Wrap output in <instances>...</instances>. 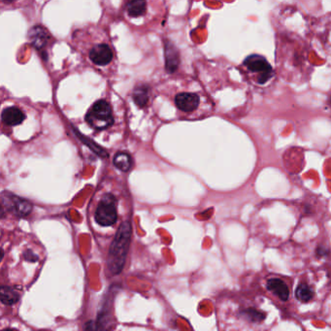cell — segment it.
<instances>
[{"mask_svg": "<svg viewBox=\"0 0 331 331\" xmlns=\"http://www.w3.org/2000/svg\"><path fill=\"white\" fill-rule=\"evenodd\" d=\"M131 240V225L128 221L121 224L111 244L108 254V269L111 275H118L122 272L126 263V255Z\"/></svg>", "mask_w": 331, "mask_h": 331, "instance_id": "obj_2", "label": "cell"}, {"mask_svg": "<svg viewBox=\"0 0 331 331\" xmlns=\"http://www.w3.org/2000/svg\"><path fill=\"white\" fill-rule=\"evenodd\" d=\"M85 331H99V328L94 321H88L85 324Z\"/></svg>", "mask_w": 331, "mask_h": 331, "instance_id": "obj_20", "label": "cell"}, {"mask_svg": "<svg viewBox=\"0 0 331 331\" xmlns=\"http://www.w3.org/2000/svg\"><path fill=\"white\" fill-rule=\"evenodd\" d=\"M165 57H166V68L169 72H174L178 67L179 58L178 53L175 48L171 46L165 47Z\"/></svg>", "mask_w": 331, "mask_h": 331, "instance_id": "obj_11", "label": "cell"}, {"mask_svg": "<svg viewBox=\"0 0 331 331\" xmlns=\"http://www.w3.org/2000/svg\"><path fill=\"white\" fill-rule=\"evenodd\" d=\"M91 61L97 65H106L113 60V52L106 44L95 46L90 52Z\"/></svg>", "mask_w": 331, "mask_h": 331, "instance_id": "obj_7", "label": "cell"}, {"mask_svg": "<svg viewBox=\"0 0 331 331\" xmlns=\"http://www.w3.org/2000/svg\"><path fill=\"white\" fill-rule=\"evenodd\" d=\"M2 202L3 205L7 206V209L9 211H12L15 215L19 217H26L30 215V213L32 211V205L18 196L12 195L11 193H3L2 194Z\"/></svg>", "mask_w": 331, "mask_h": 331, "instance_id": "obj_5", "label": "cell"}, {"mask_svg": "<svg viewBox=\"0 0 331 331\" xmlns=\"http://www.w3.org/2000/svg\"><path fill=\"white\" fill-rule=\"evenodd\" d=\"M95 221L102 226H111L113 225L118 219L117 208H116V199L112 194H105L95 214Z\"/></svg>", "mask_w": 331, "mask_h": 331, "instance_id": "obj_4", "label": "cell"}, {"mask_svg": "<svg viewBox=\"0 0 331 331\" xmlns=\"http://www.w3.org/2000/svg\"><path fill=\"white\" fill-rule=\"evenodd\" d=\"M133 99L138 106H140V107L145 106L148 102V99H149L148 88L145 86L137 87L133 93Z\"/></svg>", "mask_w": 331, "mask_h": 331, "instance_id": "obj_16", "label": "cell"}, {"mask_svg": "<svg viewBox=\"0 0 331 331\" xmlns=\"http://www.w3.org/2000/svg\"><path fill=\"white\" fill-rule=\"evenodd\" d=\"M267 289L277 295L282 301H286L289 296L288 286L280 279H270L267 282Z\"/></svg>", "mask_w": 331, "mask_h": 331, "instance_id": "obj_9", "label": "cell"}, {"mask_svg": "<svg viewBox=\"0 0 331 331\" xmlns=\"http://www.w3.org/2000/svg\"><path fill=\"white\" fill-rule=\"evenodd\" d=\"M240 315L251 322H261L265 318V314L253 308L245 309L240 313Z\"/></svg>", "mask_w": 331, "mask_h": 331, "instance_id": "obj_13", "label": "cell"}, {"mask_svg": "<svg viewBox=\"0 0 331 331\" xmlns=\"http://www.w3.org/2000/svg\"><path fill=\"white\" fill-rule=\"evenodd\" d=\"M295 296L298 300H300L302 302H308L313 298L314 293H313L311 287L307 284L303 283V284H299L298 286L296 287Z\"/></svg>", "mask_w": 331, "mask_h": 331, "instance_id": "obj_15", "label": "cell"}, {"mask_svg": "<svg viewBox=\"0 0 331 331\" xmlns=\"http://www.w3.org/2000/svg\"><path fill=\"white\" fill-rule=\"evenodd\" d=\"M86 121L96 130H102L109 127L114 122L110 105L104 100L96 101L87 113Z\"/></svg>", "mask_w": 331, "mask_h": 331, "instance_id": "obj_3", "label": "cell"}, {"mask_svg": "<svg viewBox=\"0 0 331 331\" xmlns=\"http://www.w3.org/2000/svg\"><path fill=\"white\" fill-rule=\"evenodd\" d=\"M114 164L117 168H119L120 170L126 172L128 171L131 166H132V159L130 158V156L126 153H118L115 158H114Z\"/></svg>", "mask_w": 331, "mask_h": 331, "instance_id": "obj_12", "label": "cell"}, {"mask_svg": "<svg viewBox=\"0 0 331 331\" xmlns=\"http://www.w3.org/2000/svg\"><path fill=\"white\" fill-rule=\"evenodd\" d=\"M25 258L28 261H32V262H36L38 260V256L32 251H27L25 252Z\"/></svg>", "mask_w": 331, "mask_h": 331, "instance_id": "obj_19", "label": "cell"}, {"mask_svg": "<svg viewBox=\"0 0 331 331\" xmlns=\"http://www.w3.org/2000/svg\"><path fill=\"white\" fill-rule=\"evenodd\" d=\"M2 122L9 126H19L21 125L24 120H25V114L22 112L21 109L18 107L12 106L4 109L2 111Z\"/></svg>", "mask_w": 331, "mask_h": 331, "instance_id": "obj_8", "label": "cell"}, {"mask_svg": "<svg viewBox=\"0 0 331 331\" xmlns=\"http://www.w3.org/2000/svg\"><path fill=\"white\" fill-rule=\"evenodd\" d=\"M126 9L128 12V15L133 18H137L139 16H142L146 11V2L145 1H130L126 5Z\"/></svg>", "mask_w": 331, "mask_h": 331, "instance_id": "obj_14", "label": "cell"}, {"mask_svg": "<svg viewBox=\"0 0 331 331\" xmlns=\"http://www.w3.org/2000/svg\"><path fill=\"white\" fill-rule=\"evenodd\" d=\"M175 103L181 111L190 113L196 110L200 105V97L197 94L182 93L176 95Z\"/></svg>", "mask_w": 331, "mask_h": 331, "instance_id": "obj_6", "label": "cell"}, {"mask_svg": "<svg viewBox=\"0 0 331 331\" xmlns=\"http://www.w3.org/2000/svg\"><path fill=\"white\" fill-rule=\"evenodd\" d=\"M316 253L319 255V256H325L329 253V251L327 249H325L324 247H319L316 249Z\"/></svg>", "mask_w": 331, "mask_h": 331, "instance_id": "obj_21", "label": "cell"}, {"mask_svg": "<svg viewBox=\"0 0 331 331\" xmlns=\"http://www.w3.org/2000/svg\"><path fill=\"white\" fill-rule=\"evenodd\" d=\"M0 294H1V302L4 305L12 306L15 303H17L20 299L19 293L12 287L3 285L0 288Z\"/></svg>", "mask_w": 331, "mask_h": 331, "instance_id": "obj_10", "label": "cell"}, {"mask_svg": "<svg viewBox=\"0 0 331 331\" xmlns=\"http://www.w3.org/2000/svg\"><path fill=\"white\" fill-rule=\"evenodd\" d=\"M241 72L253 87L263 89L272 83L275 77L270 63L259 55H251L241 64Z\"/></svg>", "mask_w": 331, "mask_h": 331, "instance_id": "obj_1", "label": "cell"}, {"mask_svg": "<svg viewBox=\"0 0 331 331\" xmlns=\"http://www.w3.org/2000/svg\"><path fill=\"white\" fill-rule=\"evenodd\" d=\"M322 43L325 50L331 55V18L325 23L322 33Z\"/></svg>", "mask_w": 331, "mask_h": 331, "instance_id": "obj_17", "label": "cell"}, {"mask_svg": "<svg viewBox=\"0 0 331 331\" xmlns=\"http://www.w3.org/2000/svg\"><path fill=\"white\" fill-rule=\"evenodd\" d=\"M3 331H16V330H14V329H12V328H7V329H5V330H3Z\"/></svg>", "mask_w": 331, "mask_h": 331, "instance_id": "obj_22", "label": "cell"}, {"mask_svg": "<svg viewBox=\"0 0 331 331\" xmlns=\"http://www.w3.org/2000/svg\"><path fill=\"white\" fill-rule=\"evenodd\" d=\"M34 35L32 36V42L36 46V48H42V46L46 43V33L45 31H43L41 28H36L33 31Z\"/></svg>", "mask_w": 331, "mask_h": 331, "instance_id": "obj_18", "label": "cell"}]
</instances>
